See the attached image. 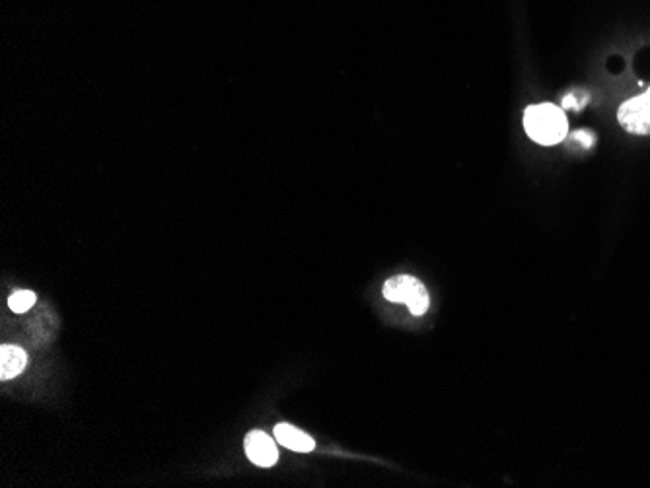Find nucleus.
I'll use <instances>...</instances> for the list:
<instances>
[{
	"mask_svg": "<svg viewBox=\"0 0 650 488\" xmlns=\"http://www.w3.org/2000/svg\"><path fill=\"white\" fill-rule=\"evenodd\" d=\"M524 127L529 139L543 147H553L567 137V117L563 108L553 103L529 105L524 113Z\"/></svg>",
	"mask_w": 650,
	"mask_h": 488,
	"instance_id": "nucleus-1",
	"label": "nucleus"
},
{
	"mask_svg": "<svg viewBox=\"0 0 650 488\" xmlns=\"http://www.w3.org/2000/svg\"><path fill=\"white\" fill-rule=\"evenodd\" d=\"M384 296L393 304H408L409 312L413 315H423L428 310L430 298L427 288L417 278L400 275L390 278L384 285Z\"/></svg>",
	"mask_w": 650,
	"mask_h": 488,
	"instance_id": "nucleus-2",
	"label": "nucleus"
},
{
	"mask_svg": "<svg viewBox=\"0 0 650 488\" xmlns=\"http://www.w3.org/2000/svg\"><path fill=\"white\" fill-rule=\"evenodd\" d=\"M617 121L623 129L632 135L647 137L650 135V88L641 96H635L632 100L622 103L617 111Z\"/></svg>",
	"mask_w": 650,
	"mask_h": 488,
	"instance_id": "nucleus-3",
	"label": "nucleus"
},
{
	"mask_svg": "<svg viewBox=\"0 0 650 488\" xmlns=\"http://www.w3.org/2000/svg\"><path fill=\"white\" fill-rule=\"evenodd\" d=\"M243 446H246L248 460L258 467H273L279 461V452H277V446L273 442V438L261 430L248 434Z\"/></svg>",
	"mask_w": 650,
	"mask_h": 488,
	"instance_id": "nucleus-4",
	"label": "nucleus"
},
{
	"mask_svg": "<svg viewBox=\"0 0 650 488\" xmlns=\"http://www.w3.org/2000/svg\"><path fill=\"white\" fill-rule=\"evenodd\" d=\"M275 438L280 446H285L288 450H295V452L308 453L314 450V438H310L308 434L302 433L295 428L292 424L280 423L275 426Z\"/></svg>",
	"mask_w": 650,
	"mask_h": 488,
	"instance_id": "nucleus-5",
	"label": "nucleus"
},
{
	"mask_svg": "<svg viewBox=\"0 0 650 488\" xmlns=\"http://www.w3.org/2000/svg\"><path fill=\"white\" fill-rule=\"evenodd\" d=\"M28 366V354L14 345H2L0 349V378L12 379Z\"/></svg>",
	"mask_w": 650,
	"mask_h": 488,
	"instance_id": "nucleus-6",
	"label": "nucleus"
},
{
	"mask_svg": "<svg viewBox=\"0 0 650 488\" xmlns=\"http://www.w3.org/2000/svg\"><path fill=\"white\" fill-rule=\"evenodd\" d=\"M36 304V295L32 290H16L14 295L9 298L10 310L14 314H24L28 312L32 305Z\"/></svg>",
	"mask_w": 650,
	"mask_h": 488,
	"instance_id": "nucleus-7",
	"label": "nucleus"
},
{
	"mask_svg": "<svg viewBox=\"0 0 650 488\" xmlns=\"http://www.w3.org/2000/svg\"><path fill=\"white\" fill-rule=\"evenodd\" d=\"M573 139L576 142H580L583 147L590 148L595 145V135L592 133H588V130H576L575 135H573Z\"/></svg>",
	"mask_w": 650,
	"mask_h": 488,
	"instance_id": "nucleus-8",
	"label": "nucleus"
},
{
	"mask_svg": "<svg viewBox=\"0 0 650 488\" xmlns=\"http://www.w3.org/2000/svg\"><path fill=\"white\" fill-rule=\"evenodd\" d=\"M571 108H573V110H580L583 103L576 102V96H573V93H567V96L563 98V110H571Z\"/></svg>",
	"mask_w": 650,
	"mask_h": 488,
	"instance_id": "nucleus-9",
	"label": "nucleus"
}]
</instances>
